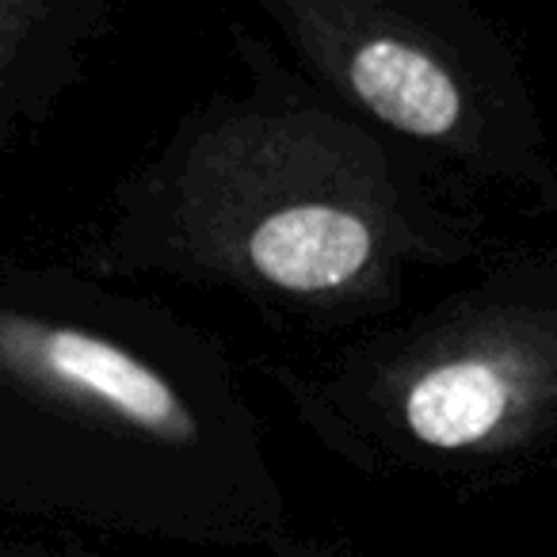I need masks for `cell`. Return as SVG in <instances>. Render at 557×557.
<instances>
[{
  "label": "cell",
  "instance_id": "3",
  "mask_svg": "<svg viewBox=\"0 0 557 557\" xmlns=\"http://www.w3.org/2000/svg\"><path fill=\"white\" fill-rule=\"evenodd\" d=\"M374 146V138L348 131L306 187L283 191L275 202L252 195L245 214L180 230V245L191 252L187 263L298 306L359 310L374 302L394 287L405 260L447 252L443 240L394 222L389 149L382 146L363 161ZM180 245L169 252H180Z\"/></svg>",
  "mask_w": 557,
  "mask_h": 557
},
{
  "label": "cell",
  "instance_id": "1",
  "mask_svg": "<svg viewBox=\"0 0 557 557\" xmlns=\"http://www.w3.org/2000/svg\"><path fill=\"white\" fill-rule=\"evenodd\" d=\"M0 500L187 542L275 531L252 417L199 333L0 260Z\"/></svg>",
  "mask_w": 557,
  "mask_h": 557
},
{
  "label": "cell",
  "instance_id": "2",
  "mask_svg": "<svg viewBox=\"0 0 557 557\" xmlns=\"http://www.w3.org/2000/svg\"><path fill=\"white\" fill-rule=\"evenodd\" d=\"M287 35L333 92L412 146L481 180L557 191L539 119L516 77L466 32L397 4H287Z\"/></svg>",
  "mask_w": 557,
  "mask_h": 557
},
{
  "label": "cell",
  "instance_id": "5",
  "mask_svg": "<svg viewBox=\"0 0 557 557\" xmlns=\"http://www.w3.org/2000/svg\"><path fill=\"white\" fill-rule=\"evenodd\" d=\"M100 16L96 4L0 0V138L62 92Z\"/></svg>",
  "mask_w": 557,
  "mask_h": 557
},
{
  "label": "cell",
  "instance_id": "4",
  "mask_svg": "<svg viewBox=\"0 0 557 557\" xmlns=\"http://www.w3.org/2000/svg\"><path fill=\"white\" fill-rule=\"evenodd\" d=\"M397 435L432 458H511L557 435V306H493L417 351Z\"/></svg>",
  "mask_w": 557,
  "mask_h": 557
}]
</instances>
